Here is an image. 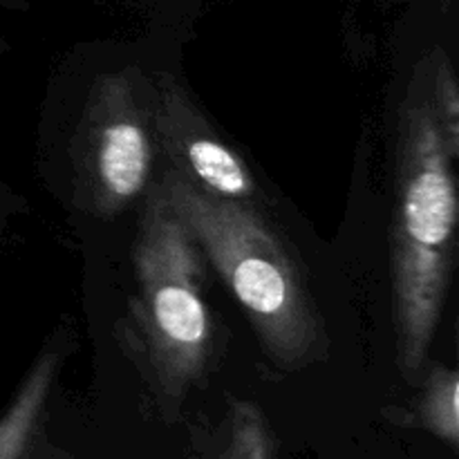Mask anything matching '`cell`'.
<instances>
[{
	"instance_id": "cell-1",
	"label": "cell",
	"mask_w": 459,
	"mask_h": 459,
	"mask_svg": "<svg viewBox=\"0 0 459 459\" xmlns=\"http://www.w3.org/2000/svg\"><path fill=\"white\" fill-rule=\"evenodd\" d=\"M397 222L393 296L399 368L415 379L448 299L457 242V184L429 99V76H412L397 142Z\"/></svg>"
},
{
	"instance_id": "cell-2",
	"label": "cell",
	"mask_w": 459,
	"mask_h": 459,
	"mask_svg": "<svg viewBox=\"0 0 459 459\" xmlns=\"http://www.w3.org/2000/svg\"><path fill=\"white\" fill-rule=\"evenodd\" d=\"M200 254L238 300L278 368L299 370L323 352V325L294 255L249 204L202 191L175 170L157 184Z\"/></svg>"
},
{
	"instance_id": "cell-3",
	"label": "cell",
	"mask_w": 459,
	"mask_h": 459,
	"mask_svg": "<svg viewBox=\"0 0 459 459\" xmlns=\"http://www.w3.org/2000/svg\"><path fill=\"white\" fill-rule=\"evenodd\" d=\"M134 278L139 341L160 402L175 415L209 368L213 325L200 247L157 188L148 195L134 242Z\"/></svg>"
},
{
	"instance_id": "cell-4",
	"label": "cell",
	"mask_w": 459,
	"mask_h": 459,
	"mask_svg": "<svg viewBox=\"0 0 459 459\" xmlns=\"http://www.w3.org/2000/svg\"><path fill=\"white\" fill-rule=\"evenodd\" d=\"M152 121L128 74L97 81L74 137L76 191L94 215L121 213L146 188L155 157Z\"/></svg>"
},
{
	"instance_id": "cell-5",
	"label": "cell",
	"mask_w": 459,
	"mask_h": 459,
	"mask_svg": "<svg viewBox=\"0 0 459 459\" xmlns=\"http://www.w3.org/2000/svg\"><path fill=\"white\" fill-rule=\"evenodd\" d=\"M152 133L175 173L211 195L249 202L255 193L249 166L229 148L175 79L157 94Z\"/></svg>"
},
{
	"instance_id": "cell-6",
	"label": "cell",
	"mask_w": 459,
	"mask_h": 459,
	"mask_svg": "<svg viewBox=\"0 0 459 459\" xmlns=\"http://www.w3.org/2000/svg\"><path fill=\"white\" fill-rule=\"evenodd\" d=\"M56 352H45L22 381L12 406L0 417V459H25L34 435L43 420L54 379H56Z\"/></svg>"
},
{
	"instance_id": "cell-7",
	"label": "cell",
	"mask_w": 459,
	"mask_h": 459,
	"mask_svg": "<svg viewBox=\"0 0 459 459\" xmlns=\"http://www.w3.org/2000/svg\"><path fill=\"white\" fill-rule=\"evenodd\" d=\"M411 424L435 435L451 448L459 446V379L451 368L435 366L412 408Z\"/></svg>"
},
{
	"instance_id": "cell-8",
	"label": "cell",
	"mask_w": 459,
	"mask_h": 459,
	"mask_svg": "<svg viewBox=\"0 0 459 459\" xmlns=\"http://www.w3.org/2000/svg\"><path fill=\"white\" fill-rule=\"evenodd\" d=\"M215 459H278L272 426L255 403H231Z\"/></svg>"
},
{
	"instance_id": "cell-9",
	"label": "cell",
	"mask_w": 459,
	"mask_h": 459,
	"mask_svg": "<svg viewBox=\"0 0 459 459\" xmlns=\"http://www.w3.org/2000/svg\"><path fill=\"white\" fill-rule=\"evenodd\" d=\"M429 99L435 121L442 130L444 146L455 161L459 157V88L451 61L442 49L433 54L429 63Z\"/></svg>"
},
{
	"instance_id": "cell-10",
	"label": "cell",
	"mask_w": 459,
	"mask_h": 459,
	"mask_svg": "<svg viewBox=\"0 0 459 459\" xmlns=\"http://www.w3.org/2000/svg\"><path fill=\"white\" fill-rule=\"evenodd\" d=\"M34 459H72V457L63 451H54V448H49L48 451V448H45V451H40Z\"/></svg>"
}]
</instances>
